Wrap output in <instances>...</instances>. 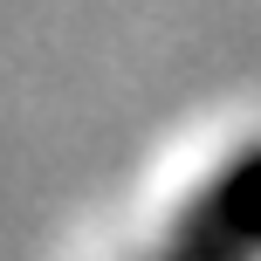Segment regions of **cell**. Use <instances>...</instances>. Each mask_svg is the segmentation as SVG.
Here are the masks:
<instances>
[{"label": "cell", "mask_w": 261, "mask_h": 261, "mask_svg": "<svg viewBox=\"0 0 261 261\" xmlns=\"http://www.w3.org/2000/svg\"><path fill=\"white\" fill-rule=\"evenodd\" d=\"M165 261H206V254H186V248H172V254H165Z\"/></svg>", "instance_id": "2"}, {"label": "cell", "mask_w": 261, "mask_h": 261, "mask_svg": "<svg viewBox=\"0 0 261 261\" xmlns=\"http://www.w3.org/2000/svg\"><path fill=\"white\" fill-rule=\"evenodd\" d=\"M179 248L206 261H261V144L234 151L179 213Z\"/></svg>", "instance_id": "1"}]
</instances>
